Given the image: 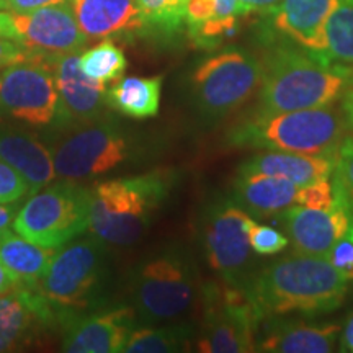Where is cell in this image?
Here are the masks:
<instances>
[{"label": "cell", "mask_w": 353, "mask_h": 353, "mask_svg": "<svg viewBox=\"0 0 353 353\" xmlns=\"http://www.w3.org/2000/svg\"><path fill=\"white\" fill-rule=\"evenodd\" d=\"M259 321L327 314L341 307L348 280L325 257L294 254L276 260L244 286Z\"/></svg>", "instance_id": "1"}, {"label": "cell", "mask_w": 353, "mask_h": 353, "mask_svg": "<svg viewBox=\"0 0 353 353\" xmlns=\"http://www.w3.org/2000/svg\"><path fill=\"white\" fill-rule=\"evenodd\" d=\"M263 77L255 114L332 107L353 81V72L325 64L311 51L276 46L262 61Z\"/></svg>", "instance_id": "2"}, {"label": "cell", "mask_w": 353, "mask_h": 353, "mask_svg": "<svg viewBox=\"0 0 353 353\" xmlns=\"http://www.w3.org/2000/svg\"><path fill=\"white\" fill-rule=\"evenodd\" d=\"M169 190V172H149L99 183L90 198L92 236L105 244H134L149 228Z\"/></svg>", "instance_id": "3"}, {"label": "cell", "mask_w": 353, "mask_h": 353, "mask_svg": "<svg viewBox=\"0 0 353 353\" xmlns=\"http://www.w3.org/2000/svg\"><path fill=\"white\" fill-rule=\"evenodd\" d=\"M347 121L332 107L254 114L229 132L242 148L335 157L345 139Z\"/></svg>", "instance_id": "4"}, {"label": "cell", "mask_w": 353, "mask_h": 353, "mask_svg": "<svg viewBox=\"0 0 353 353\" xmlns=\"http://www.w3.org/2000/svg\"><path fill=\"white\" fill-rule=\"evenodd\" d=\"M198 294L201 291L192 260L174 247L141 263L131 281L132 309L145 324L182 319L192 311Z\"/></svg>", "instance_id": "5"}, {"label": "cell", "mask_w": 353, "mask_h": 353, "mask_svg": "<svg viewBox=\"0 0 353 353\" xmlns=\"http://www.w3.org/2000/svg\"><path fill=\"white\" fill-rule=\"evenodd\" d=\"M105 283V247L95 236L70 241L56 250L34 286L52 316L76 317L99 303Z\"/></svg>", "instance_id": "6"}, {"label": "cell", "mask_w": 353, "mask_h": 353, "mask_svg": "<svg viewBox=\"0 0 353 353\" xmlns=\"http://www.w3.org/2000/svg\"><path fill=\"white\" fill-rule=\"evenodd\" d=\"M92 190L74 180L48 185L19 210L13 231L46 249H61L88 229Z\"/></svg>", "instance_id": "7"}, {"label": "cell", "mask_w": 353, "mask_h": 353, "mask_svg": "<svg viewBox=\"0 0 353 353\" xmlns=\"http://www.w3.org/2000/svg\"><path fill=\"white\" fill-rule=\"evenodd\" d=\"M263 65L244 50L210 56L192 74V99L208 120H221L239 110L262 85Z\"/></svg>", "instance_id": "8"}, {"label": "cell", "mask_w": 353, "mask_h": 353, "mask_svg": "<svg viewBox=\"0 0 353 353\" xmlns=\"http://www.w3.org/2000/svg\"><path fill=\"white\" fill-rule=\"evenodd\" d=\"M203 322L196 348L203 353L257 352L259 317L244 286L221 280L201 288Z\"/></svg>", "instance_id": "9"}, {"label": "cell", "mask_w": 353, "mask_h": 353, "mask_svg": "<svg viewBox=\"0 0 353 353\" xmlns=\"http://www.w3.org/2000/svg\"><path fill=\"white\" fill-rule=\"evenodd\" d=\"M52 148L56 175L64 180H88L117 169L130 157V141L108 118L63 131Z\"/></svg>", "instance_id": "10"}, {"label": "cell", "mask_w": 353, "mask_h": 353, "mask_svg": "<svg viewBox=\"0 0 353 353\" xmlns=\"http://www.w3.org/2000/svg\"><path fill=\"white\" fill-rule=\"evenodd\" d=\"M54 57L38 54L2 68L0 117L28 126H48L54 121L57 85Z\"/></svg>", "instance_id": "11"}, {"label": "cell", "mask_w": 353, "mask_h": 353, "mask_svg": "<svg viewBox=\"0 0 353 353\" xmlns=\"http://www.w3.org/2000/svg\"><path fill=\"white\" fill-rule=\"evenodd\" d=\"M252 218L236 201L213 205L203 223V249L211 270L228 283L241 285L254 250L249 244Z\"/></svg>", "instance_id": "12"}, {"label": "cell", "mask_w": 353, "mask_h": 353, "mask_svg": "<svg viewBox=\"0 0 353 353\" xmlns=\"http://www.w3.org/2000/svg\"><path fill=\"white\" fill-rule=\"evenodd\" d=\"M57 110L52 121L59 131L77 128L105 117L107 83L87 76L79 52L54 57Z\"/></svg>", "instance_id": "13"}, {"label": "cell", "mask_w": 353, "mask_h": 353, "mask_svg": "<svg viewBox=\"0 0 353 353\" xmlns=\"http://www.w3.org/2000/svg\"><path fill=\"white\" fill-rule=\"evenodd\" d=\"M12 15L20 41L38 54L63 56L79 52L88 43L77 20L72 0Z\"/></svg>", "instance_id": "14"}, {"label": "cell", "mask_w": 353, "mask_h": 353, "mask_svg": "<svg viewBox=\"0 0 353 353\" xmlns=\"http://www.w3.org/2000/svg\"><path fill=\"white\" fill-rule=\"evenodd\" d=\"M334 185V183H332ZM288 234L294 254L325 257L350 226L353 213L334 185V203L327 210L291 206L278 214Z\"/></svg>", "instance_id": "15"}, {"label": "cell", "mask_w": 353, "mask_h": 353, "mask_svg": "<svg viewBox=\"0 0 353 353\" xmlns=\"http://www.w3.org/2000/svg\"><path fill=\"white\" fill-rule=\"evenodd\" d=\"M132 306H120L72 317L65 327L61 350L68 353L123 352L128 335L136 325Z\"/></svg>", "instance_id": "16"}, {"label": "cell", "mask_w": 353, "mask_h": 353, "mask_svg": "<svg viewBox=\"0 0 353 353\" xmlns=\"http://www.w3.org/2000/svg\"><path fill=\"white\" fill-rule=\"evenodd\" d=\"M52 312L34 286H17L0 296V353L32 342L39 322L52 321Z\"/></svg>", "instance_id": "17"}, {"label": "cell", "mask_w": 353, "mask_h": 353, "mask_svg": "<svg viewBox=\"0 0 353 353\" xmlns=\"http://www.w3.org/2000/svg\"><path fill=\"white\" fill-rule=\"evenodd\" d=\"M339 0H281L272 13L273 28L303 50L321 52L325 25Z\"/></svg>", "instance_id": "18"}, {"label": "cell", "mask_w": 353, "mask_h": 353, "mask_svg": "<svg viewBox=\"0 0 353 353\" xmlns=\"http://www.w3.org/2000/svg\"><path fill=\"white\" fill-rule=\"evenodd\" d=\"M234 200L257 218L278 216L303 205V187L280 176L239 172L234 182Z\"/></svg>", "instance_id": "19"}, {"label": "cell", "mask_w": 353, "mask_h": 353, "mask_svg": "<svg viewBox=\"0 0 353 353\" xmlns=\"http://www.w3.org/2000/svg\"><path fill=\"white\" fill-rule=\"evenodd\" d=\"M342 325L335 322H276L257 341V352L330 353L337 347Z\"/></svg>", "instance_id": "20"}, {"label": "cell", "mask_w": 353, "mask_h": 353, "mask_svg": "<svg viewBox=\"0 0 353 353\" xmlns=\"http://www.w3.org/2000/svg\"><path fill=\"white\" fill-rule=\"evenodd\" d=\"M335 157L309 156V154L267 151L255 154L241 165L239 172L280 176L306 187L322 180H330L334 174Z\"/></svg>", "instance_id": "21"}, {"label": "cell", "mask_w": 353, "mask_h": 353, "mask_svg": "<svg viewBox=\"0 0 353 353\" xmlns=\"http://www.w3.org/2000/svg\"><path fill=\"white\" fill-rule=\"evenodd\" d=\"M0 159L15 169L28 185V193L39 192L56 179L50 149L32 136L0 132Z\"/></svg>", "instance_id": "22"}, {"label": "cell", "mask_w": 353, "mask_h": 353, "mask_svg": "<svg viewBox=\"0 0 353 353\" xmlns=\"http://www.w3.org/2000/svg\"><path fill=\"white\" fill-rule=\"evenodd\" d=\"M72 6L88 39L131 34L143 30L136 0H72Z\"/></svg>", "instance_id": "23"}, {"label": "cell", "mask_w": 353, "mask_h": 353, "mask_svg": "<svg viewBox=\"0 0 353 353\" xmlns=\"http://www.w3.org/2000/svg\"><path fill=\"white\" fill-rule=\"evenodd\" d=\"M57 249H46L20 234L0 232V262L19 286H37Z\"/></svg>", "instance_id": "24"}, {"label": "cell", "mask_w": 353, "mask_h": 353, "mask_svg": "<svg viewBox=\"0 0 353 353\" xmlns=\"http://www.w3.org/2000/svg\"><path fill=\"white\" fill-rule=\"evenodd\" d=\"M161 92L162 76L125 77L107 90V105L125 117L143 120L159 113Z\"/></svg>", "instance_id": "25"}, {"label": "cell", "mask_w": 353, "mask_h": 353, "mask_svg": "<svg viewBox=\"0 0 353 353\" xmlns=\"http://www.w3.org/2000/svg\"><path fill=\"white\" fill-rule=\"evenodd\" d=\"M325 64L353 72V0H339L325 25V46L312 52Z\"/></svg>", "instance_id": "26"}, {"label": "cell", "mask_w": 353, "mask_h": 353, "mask_svg": "<svg viewBox=\"0 0 353 353\" xmlns=\"http://www.w3.org/2000/svg\"><path fill=\"white\" fill-rule=\"evenodd\" d=\"M187 324L159 325V327L132 329L123 352L126 353H174L187 350L192 337Z\"/></svg>", "instance_id": "27"}, {"label": "cell", "mask_w": 353, "mask_h": 353, "mask_svg": "<svg viewBox=\"0 0 353 353\" xmlns=\"http://www.w3.org/2000/svg\"><path fill=\"white\" fill-rule=\"evenodd\" d=\"M81 68L87 76L110 83L120 81L128 68L126 56L120 46L110 39L97 44L81 56Z\"/></svg>", "instance_id": "28"}, {"label": "cell", "mask_w": 353, "mask_h": 353, "mask_svg": "<svg viewBox=\"0 0 353 353\" xmlns=\"http://www.w3.org/2000/svg\"><path fill=\"white\" fill-rule=\"evenodd\" d=\"M143 28L172 34L187 19V0H136Z\"/></svg>", "instance_id": "29"}, {"label": "cell", "mask_w": 353, "mask_h": 353, "mask_svg": "<svg viewBox=\"0 0 353 353\" xmlns=\"http://www.w3.org/2000/svg\"><path fill=\"white\" fill-rule=\"evenodd\" d=\"M332 183L345 198L353 213V136L343 139L335 154Z\"/></svg>", "instance_id": "30"}, {"label": "cell", "mask_w": 353, "mask_h": 353, "mask_svg": "<svg viewBox=\"0 0 353 353\" xmlns=\"http://www.w3.org/2000/svg\"><path fill=\"white\" fill-rule=\"evenodd\" d=\"M249 244L252 247L254 254L275 255L283 252L290 245V239L288 236L276 229L259 224L257 221L252 219L249 224Z\"/></svg>", "instance_id": "31"}, {"label": "cell", "mask_w": 353, "mask_h": 353, "mask_svg": "<svg viewBox=\"0 0 353 353\" xmlns=\"http://www.w3.org/2000/svg\"><path fill=\"white\" fill-rule=\"evenodd\" d=\"M28 195V185L21 175L0 159V203H19Z\"/></svg>", "instance_id": "32"}, {"label": "cell", "mask_w": 353, "mask_h": 353, "mask_svg": "<svg viewBox=\"0 0 353 353\" xmlns=\"http://www.w3.org/2000/svg\"><path fill=\"white\" fill-rule=\"evenodd\" d=\"M327 260L348 281H353V219L345 234L334 244Z\"/></svg>", "instance_id": "33"}, {"label": "cell", "mask_w": 353, "mask_h": 353, "mask_svg": "<svg viewBox=\"0 0 353 353\" xmlns=\"http://www.w3.org/2000/svg\"><path fill=\"white\" fill-rule=\"evenodd\" d=\"M234 19H237V17H234ZM211 20H229L219 15L218 0H187L185 23L188 26V32L198 28L203 23H208Z\"/></svg>", "instance_id": "34"}, {"label": "cell", "mask_w": 353, "mask_h": 353, "mask_svg": "<svg viewBox=\"0 0 353 353\" xmlns=\"http://www.w3.org/2000/svg\"><path fill=\"white\" fill-rule=\"evenodd\" d=\"M30 56H32V51L23 43L15 41V39L0 38V68L20 63V61H25Z\"/></svg>", "instance_id": "35"}, {"label": "cell", "mask_w": 353, "mask_h": 353, "mask_svg": "<svg viewBox=\"0 0 353 353\" xmlns=\"http://www.w3.org/2000/svg\"><path fill=\"white\" fill-rule=\"evenodd\" d=\"M281 0H237V15H250V13H268L272 15Z\"/></svg>", "instance_id": "36"}, {"label": "cell", "mask_w": 353, "mask_h": 353, "mask_svg": "<svg viewBox=\"0 0 353 353\" xmlns=\"http://www.w3.org/2000/svg\"><path fill=\"white\" fill-rule=\"evenodd\" d=\"M57 2H63V0H6V10L12 13H25Z\"/></svg>", "instance_id": "37"}, {"label": "cell", "mask_w": 353, "mask_h": 353, "mask_svg": "<svg viewBox=\"0 0 353 353\" xmlns=\"http://www.w3.org/2000/svg\"><path fill=\"white\" fill-rule=\"evenodd\" d=\"M0 38H8L20 41L19 30H17L15 21H13V15L10 12H0Z\"/></svg>", "instance_id": "38"}, {"label": "cell", "mask_w": 353, "mask_h": 353, "mask_svg": "<svg viewBox=\"0 0 353 353\" xmlns=\"http://www.w3.org/2000/svg\"><path fill=\"white\" fill-rule=\"evenodd\" d=\"M17 213V203H0V232L12 226Z\"/></svg>", "instance_id": "39"}, {"label": "cell", "mask_w": 353, "mask_h": 353, "mask_svg": "<svg viewBox=\"0 0 353 353\" xmlns=\"http://www.w3.org/2000/svg\"><path fill=\"white\" fill-rule=\"evenodd\" d=\"M341 350L353 353V314L347 317L345 325L341 332Z\"/></svg>", "instance_id": "40"}, {"label": "cell", "mask_w": 353, "mask_h": 353, "mask_svg": "<svg viewBox=\"0 0 353 353\" xmlns=\"http://www.w3.org/2000/svg\"><path fill=\"white\" fill-rule=\"evenodd\" d=\"M342 110H343V118H345L347 126L353 130V81L348 88L343 94V100H342Z\"/></svg>", "instance_id": "41"}, {"label": "cell", "mask_w": 353, "mask_h": 353, "mask_svg": "<svg viewBox=\"0 0 353 353\" xmlns=\"http://www.w3.org/2000/svg\"><path fill=\"white\" fill-rule=\"evenodd\" d=\"M17 286H19V283L13 280V276L8 273L6 265L0 262V296L10 293V291L15 290Z\"/></svg>", "instance_id": "42"}, {"label": "cell", "mask_w": 353, "mask_h": 353, "mask_svg": "<svg viewBox=\"0 0 353 353\" xmlns=\"http://www.w3.org/2000/svg\"><path fill=\"white\" fill-rule=\"evenodd\" d=\"M0 10H6V0H0Z\"/></svg>", "instance_id": "43"}, {"label": "cell", "mask_w": 353, "mask_h": 353, "mask_svg": "<svg viewBox=\"0 0 353 353\" xmlns=\"http://www.w3.org/2000/svg\"><path fill=\"white\" fill-rule=\"evenodd\" d=\"M0 81H2V68H0Z\"/></svg>", "instance_id": "44"}]
</instances>
